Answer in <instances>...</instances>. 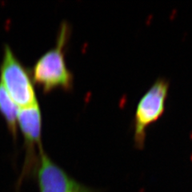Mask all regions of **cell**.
I'll list each match as a JSON object with an SVG mask.
<instances>
[{"instance_id": "3957f363", "label": "cell", "mask_w": 192, "mask_h": 192, "mask_svg": "<svg viewBox=\"0 0 192 192\" xmlns=\"http://www.w3.org/2000/svg\"><path fill=\"white\" fill-rule=\"evenodd\" d=\"M169 87L165 78H159L138 102L134 120V142L138 149L144 147L147 128L164 114Z\"/></svg>"}, {"instance_id": "6da1fadb", "label": "cell", "mask_w": 192, "mask_h": 192, "mask_svg": "<svg viewBox=\"0 0 192 192\" xmlns=\"http://www.w3.org/2000/svg\"><path fill=\"white\" fill-rule=\"evenodd\" d=\"M70 35V26L63 21L60 24L55 47L46 51L30 69L33 81L42 87L43 91L56 87L70 90L73 87L74 76L65 61V50Z\"/></svg>"}, {"instance_id": "5b68a950", "label": "cell", "mask_w": 192, "mask_h": 192, "mask_svg": "<svg viewBox=\"0 0 192 192\" xmlns=\"http://www.w3.org/2000/svg\"><path fill=\"white\" fill-rule=\"evenodd\" d=\"M18 124L27 146V159L24 170L30 171L35 168L39 155H35V147H42V112L39 102L21 107L18 114ZM27 171V172H28Z\"/></svg>"}, {"instance_id": "8992f818", "label": "cell", "mask_w": 192, "mask_h": 192, "mask_svg": "<svg viewBox=\"0 0 192 192\" xmlns=\"http://www.w3.org/2000/svg\"><path fill=\"white\" fill-rule=\"evenodd\" d=\"M19 107L8 95L7 90L0 84V112L5 119L13 137L16 138L18 132V114Z\"/></svg>"}, {"instance_id": "7a4b0ae2", "label": "cell", "mask_w": 192, "mask_h": 192, "mask_svg": "<svg viewBox=\"0 0 192 192\" xmlns=\"http://www.w3.org/2000/svg\"><path fill=\"white\" fill-rule=\"evenodd\" d=\"M0 84L20 107L38 102L30 73L8 44L3 47V59L0 64Z\"/></svg>"}, {"instance_id": "277c9868", "label": "cell", "mask_w": 192, "mask_h": 192, "mask_svg": "<svg viewBox=\"0 0 192 192\" xmlns=\"http://www.w3.org/2000/svg\"><path fill=\"white\" fill-rule=\"evenodd\" d=\"M32 173L37 181L39 192H99L69 175L50 159L42 147L39 150Z\"/></svg>"}]
</instances>
